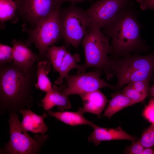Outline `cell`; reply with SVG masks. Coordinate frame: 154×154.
I'll return each instance as SVG.
<instances>
[{
  "mask_svg": "<svg viewBox=\"0 0 154 154\" xmlns=\"http://www.w3.org/2000/svg\"><path fill=\"white\" fill-rule=\"evenodd\" d=\"M13 62L0 65V104L4 108L23 109L32 104V92L37 80V69L35 70L37 66L25 70Z\"/></svg>",
  "mask_w": 154,
  "mask_h": 154,
  "instance_id": "obj_1",
  "label": "cell"
},
{
  "mask_svg": "<svg viewBox=\"0 0 154 154\" xmlns=\"http://www.w3.org/2000/svg\"><path fill=\"white\" fill-rule=\"evenodd\" d=\"M133 7V4L122 9L103 28L104 33L111 39V54L125 55L146 48L141 37V26Z\"/></svg>",
  "mask_w": 154,
  "mask_h": 154,
  "instance_id": "obj_2",
  "label": "cell"
},
{
  "mask_svg": "<svg viewBox=\"0 0 154 154\" xmlns=\"http://www.w3.org/2000/svg\"><path fill=\"white\" fill-rule=\"evenodd\" d=\"M109 38L102 32L100 28L93 23L82 42L85 61L78 64L77 73L85 72L87 69L93 68L103 71L107 79H110L112 59L108 56L112 53Z\"/></svg>",
  "mask_w": 154,
  "mask_h": 154,
  "instance_id": "obj_3",
  "label": "cell"
},
{
  "mask_svg": "<svg viewBox=\"0 0 154 154\" xmlns=\"http://www.w3.org/2000/svg\"><path fill=\"white\" fill-rule=\"evenodd\" d=\"M154 71V52L145 55H133L119 60L112 59V76L117 77L120 88L132 82L150 80Z\"/></svg>",
  "mask_w": 154,
  "mask_h": 154,
  "instance_id": "obj_4",
  "label": "cell"
},
{
  "mask_svg": "<svg viewBox=\"0 0 154 154\" xmlns=\"http://www.w3.org/2000/svg\"><path fill=\"white\" fill-rule=\"evenodd\" d=\"M59 19L61 38L78 49L93 23L86 10L72 3L60 8Z\"/></svg>",
  "mask_w": 154,
  "mask_h": 154,
  "instance_id": "obj_5",
  "label": "cell"
},
{
  "mask_svg": "<svg viewBox=\"0 0 154 154\" xmlns=\"http://www.w3.org/2000/svg\"><path fill=\"white\" fill-rule=\"evenodd\" d=\"M60 9L41 20L33 29L24 25L23 29L28 36L25 43L28 46L32 43L35 44L38 49L41 60H49L47 56L48 48L61 38Z\"/></svg>",
  "mask_w": 154,
  "mask_h": 154,
  "instance_id": "obj_6",
  "label": "cell"
},
{
  "mask_svg": "<svg viewBox=\"0 0 154 154\" xmlns=\"http://www.w3.org/2000/svg\"><path fill=\"white\" fill-rule=\"evenodd\" d=\"M10 139L4 149L7 153L33 154L37 153L48 138L44 134L31 137L22 126L18 116L15 112H10L8 121Z\"/></svg>",
  "mask_w": 154,
  "mask_h": 154,
  "instance_id": "obj_7",
  "label": "cell"
},
{
  "mask_svg": "<svg viewBox=\"0 0 154 154\" xmlns=\"http://www.w3.org/2000/svg\"><path fill=\"white\" fill-rule=\"evenodd\" d=\"M102 71L96 69L94 71L68 74L65 78L64 86L53 88L62 94L68 96L73 94H81L99 90L104 88L113 89V86L101 78Z\"/></svg>",
  "mask_w": 154,
  "mask_h": 154,
  "instance_id": "obj_8",
  "label": "cell"
},
{
  "mask_svg": "<svg viewBox=\"0 0 154 154\" xmlns=\"http://www.w3.org/2000/svg\"><path fill=\"white\" fill-rule=\"evenodd\" d=\"M17 15L33 29L42 19L59 9L60 0H15Z\"/></svg>",
  "mask_w": 154,
  "mask_h": 154,
  "instance_id": "obj_9",
  "label": "cell"
},
{
  "mask_svg": "<svg viewBox=\"0 0 154 154\" xmlns=\"http://www.w3.org/2000/svg\"><path fill=\"white\" fill-rule=\"evenodd\" d=\"M133 4V0H100L86 11L92 22L101 28L112 22L122 9Z\"/></svg>",
  "mask_w": 154,
  "mask_h": 154,
  "instance_id": "obj_10",
  "label": "cell"
},
{
  "mask_svg": "<svg viewBox=\"0 0 154 154\" xmlns=\"http://www.w3.org/2000/svg\"><path fill=\"white\" fill-rule=\"evenodd\" d=\"M94 131L88 138V141L95 145L104 141L117 140H127L132 142L137 141V137L127 133L119 126L114 128L103 127L96 125Z\"/></svg>",
  "mask_w": 154,
  "mask_h": 154,
  "instance_id": "obj_11",
  "label": "cell"
},
{
  "mask_svg": "<svg viewBox=\"0 0 154 154\" xmlns=\"http://www.w3.org/2000/svg\"><path fill=\"white\" fill-rule=\"evenodd\" d=\"M12 44L14 50L13 62L19 68L25 70H30L40 60L39 55L33 52L25 42L14 39Z\"/></svg>",
  "mask_w": 154,
  "mask_h": 154,
  "instance_id": "obj_12",
  "label": "cell"
},
{
  "mask_svg": "<svg viewBox=\"0 0 154 154\" xmlns=\"http://www.w3.org/2000/svg\"><path fill=\"white\" fill-rule=\"evenodd\" d=\"M80 96L83 102L82 110L83 112L94 114L100 118L108 101L105 95L98 90Z\"/></svg>",
  "mask_w": 154,
  "mask_h": 154,
  "instance_id": "obj_13",
  "label": "cell"
},
{
  "mask_svg": "<svg viewBox=\"0 0 154 154\" xmlns=\"http://www.w3.org/2000/svg\"><path fill=\"white\" fill-rule=\"evenodd\" d=\"M20 112L23 117L22 121L21 122V124L26 131L42 134L47 131L48 127L44 121V118L47 116L46 114L40 116L29 109L25 108L20 110Z\"/></svg>",
  "mask_w": 154,
  "mask_h": 154,
  "instance_id": "obj_14",
  "label": "cell"
},
{
  "mask_svg": "<svg viewBox=\"0 0 154 154\" xmlns=\"http://www.w3.org/2000/svg\"><path fill=\"white\" fill-rule=\"evenodd\" d=\"M49 115L71 126L88 125L93 128L96 125L92 122L86 119L84 117L82 108H80L77 112H53L47 111Z\"/></svg>",
  "mask_w": 154,
  "mask_h": 154,
  "instance_id": "obj_15",
  "label": "cell"
},
{
  "mask_svg": "<svg viewBox=\"0 0 154 154\" xmlns=\"http://www.w3.org/2000/svg\"><path fill=\"white\" fill-rule=\"evenodd\" d=\"M42 106L46 110H50L56 106L58 110L63 111L70 109L71 104L68 97L58 92L53 88L51 90L46 92L41 100Z\"/></svg>",
  "mask_w": 154,
  "mask_h": 154,
  "instance_id": "obj_16",
  "label": "cell"
},
{
  "mask_svg": "<svg viewBox=\"0 0 154 154\" xmlns=\"http://www.w3.org/2000/svg\"><path fill=\"white\" fill-rule=\"evenodd\" d=\"M51 64L48 60H42L37 64V81L35 87L43 92H47L53 88L51 82L47 76L51 70Z\"/></svg>",
  "mask_w": 154,
  "mask_h": 154,
  "instance_id": "obj_17",
  "label": "cell"
},
{
  "mask_svg": "<svg viewBox=\"0 0 154 154\" xmlns=\"http://www.w3.org/2000/svg\"><path fill=\"white\" fill-rule=\"evenodd\" d=\"M135 104L122 93H117L112 96L109 101L103 116L109 119L122 109Z\"/></svg>",
  "mask_w": 154,
  "mask_h": 154,
  "instance_id": "obj_18",
  "label": "cell"
},
{
  "mask_svg": "<svg viewBox=\"0 0 154 154\" xmlns=\"http://www.w3.org/2000/svg\"><path fill=\"white\" fill-rule=\"evenodd\" d=\"M80 60V56L79 54L76 53L72 54L69 50H68L59 68L58 72L59 75L54 81V84L58 85H61L63 80L69 74V72L74 69H77L78 65V63Z\"/></svg>",
  "mask_w": 154,
  "mask_h": 154,
  "instance_id": "obj_19",
  "label": "cell"
},
{
  "mask_svg": "<svg viewBox=\"0 0 154 154\" xmlns=\"http://www.w3.org/2000/svg\"><path fill=\"white\" fill-rule=\"evenodd\" d=\"M68 50L64 45L57 46L54 45L47 50V56L53 67V70L58 72Z\"/></svg>",
  "mask_w": 154,
  "mask_h": 154,
  "instance_id": "obj_20",
  "label": "cell"
},
{
  "mask_svg": "<svg viewBox=\"0 0 154 154\" xmlns=\"http://www.w3.org/2000/svg\"><path fill=\"white\" fill-rule=\"evenodd\" d=\"M16 5L15 0H0V26L3 28L4 23L13 19L16 15Z\"/></svg>",
  "mask_w": 154,
  "mask_h": 154,
  "instance_id": "obj_21",
  "label": "cell"
},
{
  "mask_svg": "<svg viewBox=\"0 0 154 154\" xmlns=\"http://www.w3.org/2000/svg\"><path fill=\"white\" fill-rule=\"evenodd\" d=\"M139 141L144 148L154 147V123L143 131Z\"/></svg>",
  "mask_w": 154,
  "mask_h": 154,
  "instance_id": "obj_22",
  "label": "cell"
},
{
  "mask_svg": "<svg viewBox=\"0 0 154 154\" xmlns=\"http://www.w3.org/2000/svg\"><path fill=\"white\" fill-rule=\"evenodd\" d=\"M121 93L127 96L135 104L142 102L146 98L134 88L130 83L125 87Z\"/></svg>",
  "mask_w": 154,
  "mask_h": 154,
  "instance_id": "obj_23",
  "label": "cell"
},
{
  "mask_svg": "<svg viewBox=\"0 0 154 154\" xmlns=\"http://www.w3.org/2000/svg\"><path fill=\"white\" fill-rule=\"evenodd\" d=\"M14 50L13 47L8 45L0 44V65L11 63L13 60Z\"/></svg>",
  "mask_w": 154,
  "mask_h": 154,
  "instance_id": "obj_24",
  "label": "cell"
},
{
  "mask_svg": "<svg viewBox=\"0 0 154 154\" xmlns=\"http://www.w3.org/2000/svg\"><path fill=\"white\" fill-rule=\"evenodd\" d=\"M143 117L151 123H154V99L151 98L142 112Z\"/></svg>",
  "mask_w": 154,
  "mask_h": 154,
  "instance_id": "obj_25",
  "label": "cell"
},
{
  "mask_svg": "<svg viewBox=\"0 0 154 154\" xmlns=\"http://www.w3.org/2000/svg\"><path fill=\"white\" fill-rule=\"evenodd\" d=\"M139 140L132 142L130 146L127 147L125 153L130 154H141L144 149Z\"/></svg>",
  "mask_w": 154,
  "mask_h": 154,
  "instance_id": "obj_26",
  "label": "cell"
},
{
  "mask_svg": "<svg viewBox=\"0 0 154 154\" xmlns=\"http://www.w3.org/2000/svg\"><path fill=\"white\" fill-rule=\"evenodd\" d=\"M139 4L140 8L143 11H154V0H135Z\"/></svg>",
  "mask_w": 154,
  "mask_h": 154,
  "instance_id": "obj_27",
  "label": "cell"
},
{
  "mask_svg": "<svg viewBox=\"0 0 154 154\" xmlns=\"http://www.w3.org/2000/svg\"><path fill=\"white\" fill-rule=\"evenodd\" d=\"M141 154H154V150L151 147L144 148Z\"/></svg>",
  "mask_w": 154,
  "mask_h": 154,
  "instance_id": "obj_28",
  "label": "cell"
},
{
  "mask_svg": "<svg viewBox=\"0 0 154 154\" xmlns=\"http://www.w3.org/2000/svg\"><path fill=\"white\" fill-rule=\"evenodd\" d=\"M149 93L151 98L154 99V84L150 88Z\"/></svg>",
  "mask_w": 154,
  "mask_h": 154,
  "instance_id": "obj_29",
  "label": "cell"
},
{
  "mask_svg": "<svg viewBox=\"0 0 154 154\" xmlns=\"http://www.w3.org/2000/svg\"><path fill=\"white\" fill-rule=\"evenodd\" d=\"M64 3L65 1H70L72 3L75 4L77 2H81L86 0H60Z\"/></svg>",
  "mask_w": 154,
  "mask_h": 154,
  "instance_id": "obj_30",
  "label": "cell"
}]
</instances>
